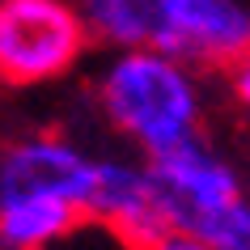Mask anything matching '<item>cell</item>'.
Listing matches in <instances>:
<instances>
[{"label": "cell", "instance_id": "6da1fadb", "mask_svg": "<svg viewBox=\"0 0 250 250\" xmlns=\"http://www.w3.org/2000/svg\"><path fill=\"white\" fill-rule=\"evenodd\" d=\"M98 106L110 127L123 132L148 161L199 140L204 85L199 72L166 51H115L93 81Z\"/></svg>", "mask_w": 250, "mask_h": 250}, {"label": "cell", "instance_id": "7a4b0ae2", "mask_svg": "<svg viewBox=\"0 0 250 250\" xmlns=\"http://www.w3.org/2000/svg\"><path fill=\"white\" fill-rule=\"evenodd\" d=\"M89 51L77 0H0V85L34 89L68 77Z\"/></svg>", "mask_w": 250, "mask_h": 250}, {"label": "cell", "instance_id": "3957f363", "mask_svg": "<svg viewBox=\"0 0 250 250\" xmlns=\"http://www.w3.org/2000/svg\"><path fill=\"white\" fill-rule=\"evenodd\" d=\"M191 68H233L250 51V0H157V42Z\"/></svg>", "mask_w": 250, "mask_h": 250}, {"label": "cell", "instance_id": "277c9868", "mask_svg": "<svg viewBox=\"0 0 250 250\" xmlns=\"http://www.w3.org/2000/svg\"><path fill=\"white\" fill-rule=\"evenodd\" d=\"M98 187V157L81 153L55 132L21 136L0 153V195H55L89 212Z\"/></svg>", "mask_w": 250, "mask_h": 250}, {"label": "cell", "instance_id": "5b68a950", "mask_svg": "<svg viewBox=\"0 0 250 250\" xmlns=\"http://www.w3.org/2000/svg\"><path fill=\"white\" fill-rule=\"evenodd\" d=\"M148 174L161 187L170 229H174V221L183 212H204V208H221V204L242 199V178H237V170L216 148H208L204 140H187V145L153 157L148 161Z\"/></svg>", "mask_w": 250, "mask_h": 250}, {"label": "cell", "instance_id": "8992f818", "mask_svg": "<svg viewBox=\"0 0 250 250\" xmlns=\"http://www.w3.org/2000/svg\"><path fill=\"white\" fill-rule=\"evenodd\" d=\"M89 216L115 225L136 246H148L153 237L170 229L166 199H161L157 178L148 174V161H115V157L98 161V187L89 199Z\"/></svg>", "mask_w": 250, "mask_h": 250}, {"label": "cell", "instance_id": "52a82bcc", "mask_svg": "<svg viewBox=\"0 0 250 250\" xmlns=\"http://www.w3.org/2000/svg\"><path fill=\"white\" fill-rule=\"evenodd\" d=\"M85 212L55 195H0V250H42Z\"/></svg>", "mask_w": 250, "mask_h": 250}, {"label": "cell", "instance_id": "ba28073f", "mask_svg": "<svg viewBox=\"0 0 250 250\" xmlns=\"http://www.w3.org/2000/svg\"><path fill=\"white\" fill-rule=\"evenodd\" d=\"M89 42L110 51H140L157 42V0H77Z\"/></svg>", "mask_w": 250, "mask_h": 250}, {"label": "cell", "instance_id": "9c48e42d", "mask_svg": "<svg viewBox=\"0 0 250 250\" xmlns=\"http://www.w3.org/2000/svg\"><path fill=\"white\" fill-rule=\"evenodd\" d=\"M174 229L199 237L208 250H250V199H233L221 208H204V212H183Z\"/></svg>", "mask_w": 250, "mask_h": 250}, {"label": "cell", "instance_id": "30bf717a", "mask_svg": "<svg viewBox=\"0 0 250 250\" xmlns=\"http://www.w3.org/2000/svg\"><path fill=\"white\" fill-rule=\"evenodd\" d=\"M42 250H140L127 233H119L115 225L98 221V216H81L72 229H64V233L55 237V242H47Z\"/></svg>", "mask_w": 250, "mask_h": 250}, {"label": "cell", "instance_id": "8fae6325", "mask_svg": "<svg viewBox=\"0 0 250 250\" xmlns=\"http://www.w3.org/2000/svg\"><path fill=\"white\" fill-rule=\"evenodd\" d=\"M140 250H208L199 237H191V233H183V229H166L161 237H153L148 246H140Z\"/></svg>", "mask_w": 250, "mask_h": 250}, {"label": "cell", "instance_id": "7c38bea8", "mask_svg": "<svg viewBox=\"0 0 250 250\" xmlns=\"http://www.w3.org/2000/svg\"><path fill=\"white\" fill-rule=\"evenodd\" d=\"M229 89H233V98L250 110V51L242 55L233 68H229Z\"/></svg>", "mask_w": 250, "mask_h": 250}]
</instances>
